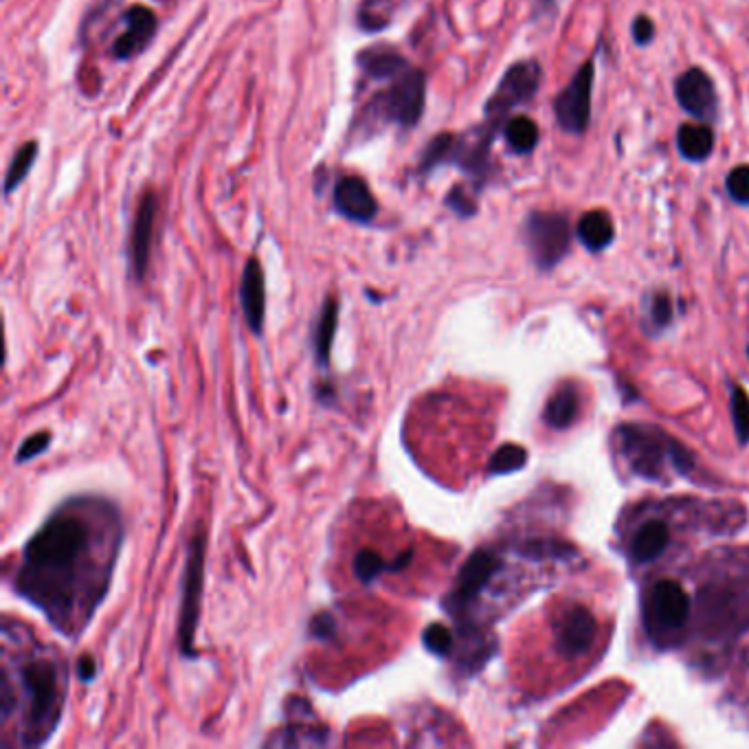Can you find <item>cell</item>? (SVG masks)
I'll use <instances>...</instances> for the list:
<instances>
[{
    "instance_id": "18",
    "label": "cell",
    "mask_w": 749,
    "mask_h": 749,
    "mask_svg": "<svg viewBox=\"0 0 749 749\" xmlns=\"http://www.w3.org/2000/svg\"><path fill=\"white\" fill-rule=\"evenodd\" d=\"M339 312H341L339 297H334V295H330L326 301H323V306L319 310L315 332H312V348H315V359L321 367L330 365L334 334H337V328H339Z\"/></svg>"
},
{
    "instance_id": "37",
    "label": "cell",
    "mask_w": 749,
    "mask_h": 749,
    "mask_svg": "<svg viewBox=\"0 0 749 749\" xmlns=\"http://www.w3.org/2000/svg\"><path fill=\"white\" fill-rule=\"evenodd\" d=\"M95 675H97V664H95V659H93V657H88V655H84V657L80 659V662H77V677H80V681H84V684H86V681H93Z\"/></svg>"
},
{
    "instance_id": "5",
    "label": "cell",
    "mask_w": 749,
    "mask_h": 749,
    "mask_svg": "<svg viewBox=\"0 0 749 749\" xmlns=\"http://www.w3.org/2000/svg\"><path fill=\"white\" fill-rule=\"evenodd\" d=\"M205 532L189 541L185 574L181 583V611H178V648L185 657H196V629L200 620V602L205 587Z\"/></svg>"
},
{
    "instance_id": "13",
    "label": "cell",
    "mask_w": 749,
    "mask_h": 749,
    "mask_svg": "<svg viewBox=\"0 0 749 749\" xmlns=\"http://www.w3.org/2000/svg\"><path fill=\"white\" fill-rule=\"evenodd\" d=\"M156 209H159L156 196L148 192L141 198V203L137 207V216H134L132 236H130V266H132V275L137 282H143V277L145 273H148V266H150Z\"/></svg>"
},
{
    "instance_id": "21",
    "label": "cell",
    "mask_w": 749,
    "mask_h": 749,
    "mask_svg": "<svg viewBox=\"0 0 749 749\" xmlns=\"http://www.w3.org/2000/svg\"><path fill=\"white\" fill-rule=\"evenodd\" d=\"M677 150L688 161L701 163L714 152V130L699 121V124H684L677 132Z\"/></svg>"
},
{
    "instance_id": "22",
    "label": "cell",
    "mask_w": 749,
    "mask_h": 749,
    "mask_svg": "<svg viewBox=\"0 0 749 749\" xmlns=\"http://www.w3.org/2000/svg\"><path fill=\"white\" fill-rule=\"evenodd\" d=\"M580 409V396L574 385H563L561 389L554 391V396L550 398L545 407V422L550 424L552 429L563 431L572 424L578 416Z\"/></svg>"
},
{
    "instance_id": "28",
    "label": "cell",
    "mask_w": 749,
    "mask_h": 749,
    "mask_svg": "<svg viewBox=\"0 0 749 749\" xmlns=\"http://www.w3.org/2000/svg\"><path fill=\"white\" fill-rule=\"evenodd\" d=\"M732 420L739 444H749V396L739 385H732Z\"/></svg>"
},
{
    "instance_id": "16",
    "label": "cell",
    "mask_w": 749,
    "mask_h": 749,
    "mask_svg": "<svg viewBox=\"0 0 749 749\" xmlns=\"http://www.w3.org/2000/svg\"><path fill=\"white\" fill-rule=\"evenodd\" d=\"M240 301H242L244 319H247L251 332L260 337L262 326H264V312H266V286H264V271L255 257H251L247 266H244L242 284H240Z\"/></svg>"
},
{
    "instance_id": "7",
    "label": "cell",
    "mask_w": 749,
    "mask_h": 749,
    "mask_svg": "<svg viewBox=\"0 0 749 749\" xmlns=\"http://www.w3.org/2000/svg\"><path fill=\"white\" fill-rule=\"evenodd\" d=\"M541 80L543 71L541 64L536 60H521L517 64H512L510 69L503 73L495 93L490 95L484 106L486 119L497 128L501 124H506V119L514 108L532 102L534 95L539 93Z\"/></svg>"
},
{
    "instance_id": "11",
    "label": "cell",
    "mask_w": 749,
    "mask_h": 749,
    "mask_svg": "<svg viewBox=\"0 0 749 749\" xmlns=\"http://www.w3.org/2000/svg\"><path fill=\"white\" fill-rule=\"evenodd\" d=\"M556 648L565 657H578L587 653L598 635V622L587 607L576 605L563 613L554 626Z\"/></svg>"
},
{
    "instance_id": "31",
    "label": "cell",
    "mask_w": 749,
    "mask_h": 749,
    "mask_svg": "<svg viewBox=\"0 0 749 749\" xmlns=\"http://www.w3.org/2000/svg\"><path fill=\"white\" fill-rule=\"evenodd\" d=\"M728 194L739 205H749V165H739L725 178Z\"/></svg>"
},
{
    "instance_id": "38",
    "label": "cell",
    "mask_w": 749,
    "mask_h": 749,
    "mask_svg": "<svg viewBox=\"0 0 749 749\" xmlns=\"http://www.w3.org/2000/svg\"><path fill=\"white\" fill-rule=\"evenodd\" d=\"M747 356H749V348H747Z\"/></svg>"
},
{
    "instance_id": "17",
    "label": "cell",
    "mask_w": 749,
    "mask_h": 749,
    "mask_svg": "<svg viewBox=\"0 0 749 749\" xmlns=\"http://www.w3.org/2000/svg\"><path fill=\"white\" fill-rule=\"evenodd\" d=\"M576 236L583 242L585 249L600 253L611 247V242L616 240V225H613L609 211L594 209L587 211V214H583V218L578 220Z\"/></svg>"
},
{
    "instance_id": "30",
    "label": "cell",
    "mask_w": 749,
    "mask_h": 749,
    "mask_svg": "<svg viewBox=\"0 0 749 749\" xmlns=\"http://www.w3.org/2000/svg\"><path fill=\"white\" fill-rule=\"evenodd\" d=\"M521 552L530 558H567L574 552L572 545H567L563 541H547V539H534L521 545Z\"/></svg>"
},
{
    "instance_id": "1",
    "label": "cell",
    "mask_w": 749,
    "mask_h": 749,
    "mask_svg": "<svg viewBox=\"0 0 749 749\" xmlns=\"http://www.w3.org/2000/svg\"><path fill=\"white\" fill-rule=\"evenodd\" d=\"M124 543L113 501L73 497L55 508L20 552L14 594L66 637L82 635L108 596Z\"/></svg>"
},
{
    "instance_id": "12",
    "label": "cell",
    "mask_w": 749,
    "mask_h": 749,
    "mask_svg": "<svg viewBox=\"0 0 749 749\" xmlns=\"http://www.w3.org/2000/svg\"><path fill=\"white\" fill-rule=\"evenodd\" d=\"M648 607H651L657 624L666 631L684 629L686 622L690 620L692 609L684 587L677 585L675 580H659V583H655V587L651 589V598H648Z\"/></svg>"
},
{
    "instance_id": "27",
    "label": "cell",
    "mask_w": 749,
    "mask_h": 749,
    "mask_svg": "<svg viewBox=\"0 0 749 749\" xmlns=\"http://www.w3.org/2000/svg\"><path fill=\"white\" fill-rule=\"evenodd\" d=\"M352 572H354L356 580H361L363 585H370L383 572H391V563L383 561V558H380L376 552L361 550L359 554L354 556Z\"/></svg>"
},
{
    "instance_id": "35",
    "label": "cell",
    "mask_w": 749,
    "mask_h": 749,
    "mask_svg": "<svg viewBox=\"0 0 749 749\" xmlns=\"http://www.w3.org/2000/svg\"><path fill=\"white\" fill-rule=\"evenodd\" d=\"M334 626L337 624H334L330 613H319V616H315L310 622V635L317 637V640H332Z\"/></svg>"
},
{
    "instance_id": "32",
    "label": "cell",
    "mask_w": 749,
    "mask_h": 749,
    "mask_svg": "<svg viewBox=\"0 0 749 749\" xmlns=\"http://www.w3.org/2000/svg\"><path fill=\"white\" fill-rule=\"evenodd\" d=\"M49 444H51V433H47V431L29 435V438L20 444V449L16 453V462L27 464L29 460H33V457H38V455L47 451Z\"/></svg>"
},
{
    "instance_id": "24",
    "label": "cell",
    "mask_w": 749,
    "mask_h": 749,
    "mask_svg": "<svg viewBox=\"0 0 749 749\" xmlns=\"http://www.w3.org/2000/svg\"><path fill=\"white\" fill-rule=\"evenodd\" d=\"M38 141H27L22 148L14 154V159H11L9 163V170H7V176H5V194L9 196L14 189L25 181L27 174L31 172L33 163H36V156H38Z\"/></svg>"
},
{
    "instance_id": "23",
    "label": "cell",
    "mask_w": 749,
    "mask_h": 749,
    "mask_svg": "<svg viewBox=\"0 0 749 749\" xmlns=\"http://www.w3.org/2000/svg\"><path fill=\"white\" fill-rule=\"evenodd\" d=\"M503 139H506L508 148L514 154H532L536 150V145H539L541 130L536 126L534 119L519 115L503 124Z\"/></svg>"
},
{
    "instance_id": "10",
    "label": "cell",
    "mask_w": 749,
    "mask_h": 749,
    "mask_svg": "<svg viewBox=\"0 0 749 749\" xmlns=\"http://www.w3.org/2000/svg\"><path fill=\"white\" fill-rule=\"evenodd\" d=\"M675 97L688 115H692L697 121H703V124H710V121L719 117L717 86H714L712 77L699 69V66H692V69L677 77Z\"/></svg>"
},
{
    "instance_id": "14",
    "label": "cell",
    "mask_w": 749,
    "mask_h": 749,
    "mask_svg": "<svg viewBox=\"0 0 749 749\" xmlns=\"http://www.w3.org/2000/svg\"><path fill=\"white\" fill-rule=\"evenodd\" d=\"M334 209L343 218L359 222V225H370L378 214V203L363 178L345 176L334 187Z\"/></svg>"
},
{
    "instance_id": "3",
    "label": "cell",
    "mask_w": 749,
    "mask_h": 749,
    "mask_svg": "<svg viewBox=\"0 0 749 749\" xmlns=\"http://www.w3.org/2000/svg\"><path fill=\"white\" fill-rule=\"evenodd\" d=\"M620 451L626 464L644 479L664 477L670 464L679 475H688L695 466V457L684 444L670 435L648 424H624L618 429Z\"/></svg>"
},
{
    "instance_id": "36",
    "label": "cell",
    "mask_w": 749,
    "mask_h": 749,
    "mask_svg": "<svg viewBox=\"0 0 749 749\" xmlns=\"http://www.w3.org/2000/svg\"><path fill=\"white\" fill-rule=\"evenodd\" d=\"M631 31H633V38H635L637 44H651L653 38H655V25L648 16H637L633 20Z\"/></svg>"
},
{
    "instance_id": "26",
    "label": "cell",
    "mask_w": 749,
    "mask_h": 749,
    "mask_svg": "<svg viewBox=\"0 0 749 749\" xmlns=\"http://www.w3.org/2000/svg\"><path fill=\"white\" fill-rule=\"evenodd\" d=\"M453 145H455V134L444 132V134H438V137H433L420 156V172L429 174L435 170V167H442L449 163Z\"/></svg>"
},
{
    "instance_id": "19",
    "label": "cell",
    "mask_w": 749,
    "mask_h": 749,
    "mask_svg": "<svg viewBox=\"0 0 749 749\" xmlns=\"http://www.w3.org/2000/svg\"><path fill=\"white\" fill-rule=\"evenodd\" d=\"M359 66L365 77L378 82V80H391V77H396L398 73L409 69V62L402 58L396 49L380 44V47H370L361 51Z\"/></svg>"
},
{
    "instance_id": "4",
    "label": "cell",
    "mask_w": 749,
    "mask_h": 749,
    "mask_svg": "<svg viewBox=\"0 0 749 749\" xmlns=\"http://www.w3.org/2000/svg\"><path fill=\"white\" fill-rule=\"evenodd\" d=\"M424 102H427V75L409 66L391 77L387 91L374 97L367 108H372V115H378L387 124L413 128L424 113Z\"/></svg>"
},
{
    "instance_id": "8",
    "label": "cell",
    "mask_w": 749,
    "mask_h": 749,
    "mask_svg": "<svg viewBox=\"0 0 749 749\" xmlns=\"http://www.w3.org/2000/svg\"><path fill=\"white\" fill-rule=\"evenodd\" d=\"M596 62L587 60L572 80L554 99V115L558 126L569 134H583L591 121V99H594Z\"/></svg>"
},
{
    "instance_id": "34",
    "label": "cell",
    "mask_w": 749,
    "mask_h": 749,
    "mask_svg": "<svg viewBox=\"0 0 749 749\" xmlns=\"http://www.w3.org/2000/svg\"><path fill=\"white\" fill-rule=\"evenodd\" d=\"M446 205H449L457 216H464V218L473 216L475 211H477V205L473 203V198L468 196V194H464L462 187H455L453 189V192L449 194V198H446Z\"/></svg>"
},
{
    "instance_id": "6",
    "label": "cell",
    "mask_w": 749,
    "mask_h": 749,
    "mask_svg": "<svg viewBox=\"0 0 749 749\" xmlns=\"http://www.w3.org/2000/svg\"><path fill=\"white\" fill-rule=\"evenodd\" d=\"M523 242L532 262L541 271H550L572 247V227L563 214L554 211H532L523 225Z\"/></svg>"
},
{
    "instance_id": "15",
    "label": "cell",
    "mask_w": 749,
    "mask_h": 749,
    "mask_svg": "<svg viewBox=\"0 0 749 749\" xmlns=\"http://www.w3.org/2000/svg\"><path fill=\"white\" fill-rule=\"evenodd\" d=\"M124 22L126 31L113 44V55L117 60H128L141 53L152 42L156 27H159L154 11L143 5L130 7L124 16Z\"/></svg>"
},
{
    "instance_id": "2",
    "label": "cell",
    "mask_w": 749,
    "mask_h": 749,
    "mask_svg": "<svg viewBox=\"0 0 749 749\" xmlns=\"http://www.w3.org/2000/svg\"><path fill=\"white\" fill-rule=\"evenodd\" d=\"M16 626V624H14ZM18 646L3 635V642L16 653H3L0 673V719L3 732L14 723V743L20 747H40L58 730L66 706V664L64 659L40 644L25 646L16 629Z\"/></svg>"
},
{
    "instance_id": "9",
    "label": "cell",
    "mask_w": 749,
    "mask_h": 749,
    "mask_svg": "<svg viewBox=\"0 0 749 749\" xmlns=\"http://www.w3.org/2000/svg\"><path fill=\"white\" fill-rule=\"evenodd\" d=\"M499 569L501 558L495 550H490V547H479V550H475L462 565L460 574H457L451 594L446 598V611H451L453 616H457L460 611H466L479 596H482V591L490 585V580L495 578Z\"/></svg>"
},
{
    "instance_id": "29",
    "label": "cell",
    "mask_w": 749,
    "mask_h": 749,
    "mask_svg": "<svg viewBox=\"0 0 749 749\" xmlns=\"http://www.w3.org/2000/svg\"><path fill=\"white\" fill-rule=\"evenodd\" d=\"M422 644L429 653L438 657H449L455 648V637L449 626L444 624H431L422 633Z\"/></svg>"
},
{
    "instance_id": "33",
    "label": "cell",
    "mask_w": 749,
    "mask_h": 749,
    "mask_svg": "<svg viewBox=\"0 0 749 749\" xmlns=\"http://www.w3.org/2000/svg\"><path fill=\"white\" fill-rule=\"evenodd\" d=\"M651 317L655 321V326L664 328L670 323V319H673V301H670V297L666 293H657L653 304H651Z\"/></svg>"
},
{
    "instance_id": "25",
    "label": "cell",
    "mask_w": 749,
    "mask_h": 749,
    "mask_svg": "<svg viewBox=\"0 0 749 749\" xmlns=\"http://www.w3.org/2000/svg\"><path fill=\"white\" fill-rule=\"evenodd\" d=\"M528 464V451L519 444H503L501 449L495 451L488 462V473L490 475H510L517 473Z\"/></svg>"
},
{
    "instance_id": "20",
    "label": "cell",
    "mask_w": 749,
    "mask_h": 749,
    "mask_svg": "<svg viewBox=\"0 0 749 749\" xmlns=\"http://www.w3.org/2000/svg\"><path fill=\"white\" fill-rule=\"evenodd\" d=\"M670 541V530L664 521L644 523L631 541V558L635 563H651L664 554Z\"/></svg>"
}]
</instances>
